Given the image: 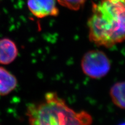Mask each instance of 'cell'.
<instances>
[{
  "label": "cell",
  "mask_w": 125,
  "mask_h": 125,
  "mask_svg": "<svg viewBox=\"0 0 125 125\" xmlns=\"http://www.w3.org/2000/svg\"><path fill=\"white\" fill-rule=\"evenodd\" d=\"M62 7L73 10H78L84 5L86 0H57Z\"/></svg>",
  "instance_id": "8"
},
{
  "label": "cell",
  "mask_w": 125,
  "mask_h": 125,
  "mask_svg": "<svg viewBox=\"0 0 125 125\" xmlns=\"http://www.w3.org/2000/svg\"><path fill=\"white\" fill-rule=\"evenodd\" d=\"M27 6L31 13L38 18L56 16L59 14L56 0H27Z\"/></svg>",
  "instance_id": "4"
},
{
  "label": "cell",
  "mask_w": 125,
  "mask_h": 125,
  "mask_svg": "<svg viewBox=\"0 0 125 125\" xmlns=\"http://www.w3.org/2000/svg\"><path fill=\"white\" fill-rule=\"evenodd\" d=\"M18 55V48L13 41L7 38L0 40V64H9Z\"/></svg>",
  "instance_id": "5"
},
{
  "label": "cell",
  "mask_w": 125,
  "mask_h": 125,
  "mask_svg": "<svg viewBox=\"0 0 125 125\" xmlns=\"http://www.w3.org/2000/svg\"><path fill=\"white\" fill-rule=\"evenodd\" d=\"M30 125H90L92 118L85 111L76 112L56 93L45 94L44 99L27 107Z\"/></svg>",
  "instance_id": "2"
},
{
  "label": "cell",
  "mask_w": 125,
  "mask_h": 125,
  "mask_svg": "<svg viewBox=\"0 0 125 125\" xmlns=\"http://www.w3.org/2000/svg\"><path fill=\"white\" fill-rule=\"evenodd\" d=\"M17 84L16 78L4 68L0 67V95L5 96L11 93Z\"/></svg>",
  "instance_id": "6"
},
{
  "label": "cell",
  "mask_w": 125,
  "mask_h": 125,
  "mask_svg": "<svg viewBox=\"0 0 125 125\" xmlns=\"http://www.w3.org/2000/svg\"><path fill=\"white\" fill-rule=\"evenodd\" d=\"M83 73L93 79H99L108 74L111 62L107 56L99 50H92L84 54L81 60Z\"/></svg>",
  "instance_id": "3"
},
{
  "label": "cell",
  "mask_w": 125,
  "mask_h": 125,
  "mask_svg": "<svg viewBox=\"0 0 125 125\" xmlns=\"http://www.w3.org/2000/svg\"><path fill=\"white\" fill-rule=\"evenodd\" d=\"M110 96L112 102L121 109H124L125 103V82H119L115 83L111 87Z\"/></svg>",
  "instance_id": "7"
},
{
  "label": "cell",
  "mask_w": 125,
  "mask_h": 125,
  "mask_svg": "<svg viewBox=\"0 0 125 125\" xmlns=\"http://www.w3.org/2000/svg\"><path fill=\"white\" fill-rule=\"evenodd\" d=\"M119 125H125V123H122V124Z\"/></svg>",
  "instance_id": "9"
},
{
  "label": "cell",
  "mask_w": 125,
  "mask_h": 125,
  "mask_svg": "<svg viewBox=\"0 0 125 125\" xmlns=\"http://www.w3.org/2000/svg\"><path fill=\"white\" fill-rule=\"evenodd\" d=\"M125 0H100L92 4L89 38L98 46L111 48L125 40Z\"/></svg>",
  "instance_id": "1"
}]
</instances>
